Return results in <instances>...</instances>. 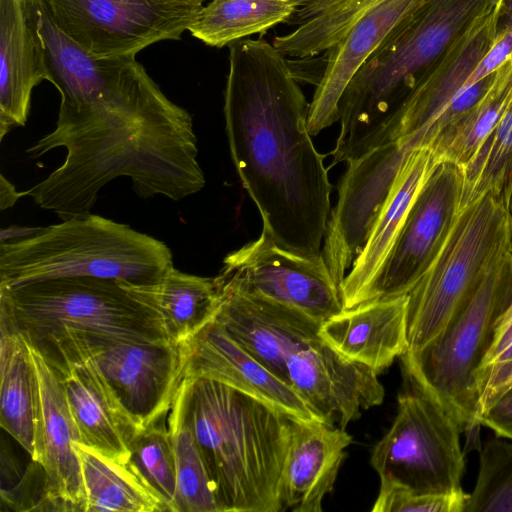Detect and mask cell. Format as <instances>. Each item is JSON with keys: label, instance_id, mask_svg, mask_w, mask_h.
<instances>
[{"label": "cell", "instance_id": "cell-1", "mask_svg": "<svg viewBox=\"0 0 512 512\" xmlns=\"http://www.w3.org/2000/svg\"><path fill=\"white\" fill-rule=\"evenodd\" d=\"M309 106L287 57L272 43L229 45L224 117L233 164L262 231L303 257L322 252L332 190L308 130Z\"/></svg>", "mask_w": 512, "mask_h": 512}, {"label": "cell", "instance_id": "cell-2", "mask_svg": "<svg viewBox=\"0 0 512 512\" xmlns=\"http://www.w3.org/2000/svg\"><path fill=\"white\" fill-rule=\"evenodd\" d=\"M182 384L219 512L282 511L291 419L215 380L184 377Z\"/></svg>", "mask_w": 512, "mask_h": 512}, {"label": "cell", "instance_id": "cell-3", "mask_svg": "<svg viewBox=\"0 0 512 512\" xmlns=\"http://www.w3.org/2000/svg\"><path fill=\"white\" fill-rule=\"evenodd\" d=\"M503 0H424L375 50L340 102L339 138L366 147L381 136L423 73Z\"/></svg>", "mask_w": 512, "mask_h": 512}, {"label": "cell", "instance_id": "cell-4", "mask_svg": "<svg viewBox=\"0 0 512 512\" xmlns=\"http://www.w3.org/2000/svg\"><path fill=\"white\" fill-rule=\"evenodd\" d=\"M172 266L163 241L92 213L0 243V287L6 288L83 276L141 285Z\"/></svg>", "mask_w": 512, "mask_h": 512}, {"label": "cell", "instance_id": "cell-5", "mask_svg": "<svg viewBox=\"0 0 512 512\" xmlns=\"http://www.w3.org/2000/svg\"><path fill=\"white\" fill-rule=\"evenodd\" d=\"M512 303V250L494 261L440 332L400 359L409 384L441 404L462 431L477 426V373Z\"/></svg>", "mask_w": 512, "mask_h": 512}, {"label": "cell", "instance_id": "cell-6", "mask_svg": "<svg viewBox=\"0 0 512 512\" xmlns=\"http://www.w3.org/2000/svg\"><path fill=\"white\" fill-rule=\"evenodd\" d=\"M0 309L32 345L65 333L136 343L171 342L158 314L111 279L61 277L0 287Z\"/></svg>", "mask_w": 512, "mask_h": 512}, {"label": "cell", "instance_id": "cell-7", "mask_svg": "<svg viewBox=\"0 0 512 512\" xmlns=\"http://www.w3.org/2000/svg\"><path fill=\"white\" fill-rule=\"evenodd\" d=\"M512 250V216L488 193L461 209L436 259L407 294L408 350L432 340L485 270Z\"/></svg>", "mask_w": 512, "mask_h": 512}, {"label": "cell", "instance_id": "cell-8", "mask_svg": "<svg viewBox=\"0 0 512 512\" xmlns=\"http://www.w3.org/2000/svg\"><path fill=\"white\" fill-rule=\"evenodd\" d=\"M461 432L441 404L410 384L398 396L396 417L374 446L371 465L380 479L418 493L462 492Z\"/></svg>", "mask_w": 512, "mask_h": 512}, {"label": "cell", "instance_id": "cell-9", "mask_svg": "<svg viewBox=\"0 0 512 512\" xmlns=\"http://www.w3.org/2000/svg\"><path fill=\"white\" fill-rule=\"evenodd\" d=\"M55 25L96 57L135 55L179 40L207 0H42Z\"/></svg>", "mask_w": 512, "mask_h": 512}, {"label": "cell", "instance_id": "cell-10", "mask_svg": "<svg viewBox=\"0 0 512 512\" xmlns=\"http://www.w3.org/2000/svg\"><path fill=\"white\" fill-rule=\"evenodd\" d=\"M219 274L249 294L296 309L321 324L344 310L340 287L322 252L315 257L288 252L264 231L228 254Z\"/></svg>", "mask_w": 512, "mask_h": 512}, {"label": "cell", "instance_id": "cell-11", "mask_svg": "<svg viewBox=\"0 0 512 512\" xmlns=\"http://www.w3.org/2000/svg\"><path fill=\"white\" fill-rule=\"evenodd\" d=\"M414 148L411 140L388 142L347 161L322 250L339 287L363 249L405 158Z\"/></svg>", "mask_w": 512, "mask_h": 512}, {"label": "cell", "instance_id": "cell-12", "mask_svg": "<svg viewBox=\"0 0 512 512\" xmlns=\"http://www.w3.org/2000/svg\"><path fill=\"white\" fill-rule=\"evenodd\" d=\"M57 338L72 340L90 355L140 429L166 417L184 379L180 345L113 341L74 333Z\"/></svg>", "mask_w": 512, "mask_h": 512}, {"label": "cell", "instance_id": "cell-13", "mask_svg": "<svg viewBox=\"0 0 512 512\" xmlns=\"http://www.w3.org/2000/svg\"><path fill=\"white\" fill-rule=\"evenodd\" d=\"M462 170L440 162L415 199L369 302L407 295L438 256L461 211Z\"/></svg>", "mask_w": 512, "mask_h": 512}, {"label": "cell", "instance_id": "cell-14", "mask_svg": "<svg viewBox=\"0 0 512 512\" xmlns=\"http://www.w3.org/2000/svg\"><path fill=\"white\" fill-rule=\"evenodd\" d=\"M34 347L62 378L79 443L109 458L128 462L131 443L143 430L123 408L90 355L67 338Z\"/></svg>", "mask_w": 512, "mask_h": 512}, {"label": "cell", "instance_id": "cell-15", "mask_svg": "<svg viewBox=\"0 0 512 512\" xmlns=\"http://www.w3.org/2000/svg\"><path fill=\"white\" fill-rule=\"evenodd\" d=\"M28 342V341H27ZM36 378V457L42 469V505L85 512L86 495L74 443L79 434L60 374L28 342Z\"/></svg>", "mask_w": 512, "mask_h": 512}, {"label": "cell", "instance_id": "cell-16", "mask_svg": "<svg viewBox=\"0 0 512 512\" xmlns=\"http://www.w3.org/2000/svg\"><path fill=\"white\" fill-rule=\"evenodd\" d=\"M216 277L221 306L215 320L247 352L288 384V358L320 340L322 324L296 309L249 294L220 274Z\"/></svg>", "mask_w": 512, "mask_h": 512}, {"label": "cell", "instance_id": "cell-17", "mask_svg": "<svg viewBox=\"0 0 512 512\" xmlns=\"http://www.w3.org/2000/svg\"><path fill=\"white\" fill-rule=\"evenodd\" d=\"M286 369L288 384L311 410L342 429L384 399L378 373L344 358L322 338L292 354Z\"/></svg>", "mask_w": 512, "mask_h": 512}, {"label": "cell", "instance_id": "cell-18", "mask_svg": "<svg viewBox=\"0 0 512 512\" xmlns=\"http://www.w3.org/2000/svg\"><path fill=\"white\" fill-rule=\"evenodd\" d=\"M501 5L471 24L423 73L394 114L378 146L405 140H412L418 146V136L465 88L471 73L494 42Z\"/></svg>", "mask_w": 512, "mask_h": 512}, {"label": "cell", "instance_id": "cell-19", "mask_svg": "<svg viewBox=\"0 0 512 512\" xmlns=\"http://www.w3.org/2000/svg\"><path fill=\"white\" fill-rule=\"evenodd\" d=\"M184 377L207 378L241 391L290 419L322 421L286 382L240 344L216 320L180 344Z\"/></svg>", "mask_w": 512, "mask_h": 512}, {"label": "cell", "instance_id": "cell-20", "mask_svg": "<svg viewBox=\"0 0 512 512\" xmlns=\"http://www.w3.org/2000/svg\"><path fill=\"white\" fill-rule=\"evenodd\" d=\"M424 0H385L328 50L326 66L309 106L311 136L339 121L340 102L348 85L389 34Z\"/></svg>", "mask_w": 512, "mask_h": 512}, {"label": "cell", "instance_id": "cell-21", "mask_svg": "<svg viewBox=\"0 0 512 512\" xmlns=\"http://www.w3.org/2000/svg\"><path fill=\"white\" fill-rule=\"evenodd\" d=\"M438 164L430 147L408 153L363 249L340 285L344 309L368 303L415 199Z\"/></svg>", "mask_w": 512, "mask_h": 512}, {"label": "cell", "instance_id": "cell-22", "mask_svg": "<svg viewBox=\"0 0 512 512\" xmlns=\"http://www.w3.org/2000/svg\"><path fill=\"white\" fill-rule=\"evenodd\" d=\"M49 79L29 0H0V142L25 126L33 89Z\"/></svg>", "mask_w": 512, "mask_h": 512}, {"label": "cell", "instance_id": "cell-23", "mask_svg": "<svg viewBox=\"0 0 512 512\" xmlns=\"http://www.w3.org/2000/svg\"><path fill=\"white\" fill-rule=\"evenodd\" d=\"M352 437L323 421L291 419V434L281 477L282 511L321 512L333 490Z\"/></svg>", "mask_w": 512, "mask_h": 512}, {"label": "cell", "instance_id": "cell-24", "mask_svg": "<svg viewBox=\"0 0 512 512\" xmlns=\"http://www.w3.org/2000/svg\"><path fill=\"white\" fill-rule=\"evenodd\" d=\"M407 301L404 295L344 309L319 334L341 356L379 374L408 350Z\"/></svg>", "mask_w": 512, "mask_h": 512}, {"label": "cell", "instance_id": "cell-25", "mask_svg": "<svg viewBox=\"0 0 512 512\" xmlns=\"http://www.w3.org/2000/svg\"><path fill=\"white\" fill-rule=\"evenodd\" d=\"M120 283L158 314L169 340L177 345L215 320L221 306L217 277L184 273L174 266L152 283Z\"/></svg>", "mask_w": 512, "mask_h": 512}, {"label": "cell", "instance_id": "cell-26", "mask_svg": "<svg viewBox=\"0 0 512 512\" xmlns=\"http://www.w3.org/2000/svg\"><path fill=\"white\" fill-rule=\"evenodd\" d=\"M0 327V424L34 461L37 389L28 342L3 309Z\"/></svg>", "mask_w": 512, "mask_h": 512}, {"label": "cell", "instance_id": "cell-27", "mask_svg": "<svg viewBox=\"0 0 512 512\" xmlns=\"http://www.w3.org/2000/svg\"><path fill=\"white\" fill-rule=\"evenodd\" d=\"M86 495L85 512H163L167 508L128 462L74 443Z\"/></svg>", "mask_w": 512, "mask_h": 512}, {"label": "cell", "instance_id": "cell-28", "mask_svg": "<svg viewBox=\"0 0 512 512\" xmlns=\"http://www.w3.org/2000/svg\"><path fill=\"white\" fill-rule=\"evenodd\" d=\"M385 0H316L299 7L288 21L296 28L273 39L285 57L310 58L328 51Z\"/></svg>", "mask_w": 512, "mask_h": 512}, {"label": "cell", "instance_id": "cell-29", "mask_svg": "<svg viewBox=\"0 0 512 512\" xmlns=\"http://www.w3.org/2000/svg\"><path fill=\"white\" fill-rule=\"evenodd\" d=\"M297 9L294 0H211L188 31L206 45L221 48L288 22Z\"/></svg>", "mask_w": 512, "mask_h": 512}, {"label": "cell", "instance_id": "cell-30", "mask_svg": "<svg viewBox=\"0 0 512 512\" xmlns=\"http://www.w3.org/2000/svg\"><path fill=\"white\" fill-rule=\"evenodd\" d=\"M512 103V57L497 71L481 99L430 146L436 160L464 167Z\"/></svg>", "mask_w": 512, "mask_h": 512}, {"label": "cell", "instance_id": "cell-31", "mask_svg": "<svg viewBox=\"0 0 512 512\" xmlns=\"http://www.w3.org/2000/svg\"><path fill=\"white\" fill-rule=\"evenodd\" d=\"M168 428L176 464V512H219L213 483L188 419L182 383L170 409Z\"/></svg>", "mask_w": 512, "mask_h": 512}, {"label": "cell", "instance_id": "cell-32", "mask_svg": "<svg viewBox=\"0 0 512 512\" xmlns=\"http://www.w3.org/2000/svg\"><path fill=\"white\" fill-rule=\"evenodd\" d=\"M461 170V209L488 193L502 194L512 178V103L479 150Z\"/></svg>", "mask_w": 512, "mask_h": 512}, {"label": "cell", "instance_id": "cell-33", "mask_svg": "<svg viewBox=\"0 0 512 512\" xmlns=\"http://www.w3.org/2000/svg\"><path fill=\"white\" fill-rule=\"evenodd\" d=\"M129 463L161 498L167 511L176 512V464L165 418L148 426L133 439Z\"/></svg>", "mask_w": 512, "mask_h": 512}, {"label": "cell", "instance_id": "cell-34", "mask_svg": "<svg viewBox=\"0 0 512 512\" xmlns=\"http://www.w3.org/2000/svg\"><path fill=\"white\" fill-rule=\"evenodd\" d=\"M464 512H512V442L489 439L482 445Z\"/></svg>", "mask_w": 512, "mask_h": 512}, {"label": "cell", "instance_id": "cell-35", "mask_svg": "<svg viewBox=\"0 0 512 512\" xmlns=\"http://www.w3.org/2000/svg\"><path fill=\"white\" fill-rule=\"evenodd\" d=\"M465 491L427 494L412 491L389 480L380 479V489L373 512H464L468 499Z\"/></svg>", "mask_w": 512, "mask_h": 512}, {"label": "cell", "instance_id": "cell-36", "mask_svg": "<svg viewBox=\"0 0 512 512\" xmlns=\"http://www.w3.org/2000/svg\"><path fill=\"white\" fill-rule=\"evenodd\" d=\"M495 76L496 72L464 88L418 136V146L430 147L445 130L460 120L487 92Z\"/></svg>", "mask_w": 512, "mask_h": 512}, {"label": "cell", "instance_id": "cell-37", "mask_svg": "<svg viewBox=\"0 0 512 512\" xmlns=\"http://www.w3.org/2000/svg\"><path fill=\"white\" fill-rule=\"evenodd\" d=\"M479 400L476 414V424L479 415L493 399L512 383V360L493 364L477 373ZM479 427V426H478Z\"/></svg>", "mask_w": 512, "mask_h": 512}, {"label": "cell", "instance_id": "cell-38", "mask_svg": "<svg viewBox=\"0 0 512 512\" xmlns=\"http://www.w3.org/2000/svg\"><path fill=\"white\" fill-rule=\"evenodd\" d=\"M478 426H485L498 437L512 440V383L502 390L479 415Z\"/></svg>", "mask_w": 512, "mask_h": 512}, {"label": "cell", "instance_id": "cell-39", "mask_svg": "<svg viewBox=\"0 0 512 512\" xmlns=\"http://www.w3.org/2000/svg\"><path fill=\"white\" fill-rule=\"evenodd\" d=\"M512 57V28L498 30L497 36L471 73L465 88L496 72Z\"/></svg>", "mask_w": 512, "mask_h": 512}, {"label": "cell", "instance_id": "cell-40", "mask_svg": "<svg viewBox=\"0 0 512 512\" xmlns=\"http://www.w3.org/2000/svg\"><path fill=\"white\" fill-rule=\"evenodd\" d=\"M512 343V303L505 310L496 326L493 340L480 367L483 369L494 362L499 354ZM479 369V370H480Z\"/></svg>", "mask_w": 512, "mask_h": 512}, {"label": "cell", "instance_id": "cell-41", "mask_svg": "<svg viewBox=\"0 0 512 512\" xmlns=\"http://www.w3.org/2000/svg\"><path fill=\"white\" fill-rule=\"evenodd\" d=\"M0 179V209L3 211L16 204L20 198L24 197V194L23 191H17L16 187L3 174Z\"/></svg>", "mask_w": 512, "mask_h": 512}, {"label": "cell", "instance_id": "cell-42", "mask_svg": "<svg viewBox=\"0 0 512 512\" xmlns=\"http://www.w3.org/2000/svg\"><path fill=\"white\" fill-rule=\"evenodd\" d=\"M512 28V0H503L500 9L499 31Z\"/></svg>", "mask_w": 512, "mask_h": 512}, {"label": "cell", "instance_id": "cell-43", "mask_svg": "<svg viewBox=\"0 0 512 512\" xmlns=\"http://www.w3.org/2000/svg\"><path fill=\"white\" fill-rule=\"evenodd\" d=\"M501 196L504 199V201L509 209V212L512 216V178L504 187Z\"/></svg>", "mask_w": 512, "mask_h": 512}, {"label": "cell", "instance_id": "cell-44", "mask_svg": "<svg viewBox=\"0 0 512 512\" xmlns=\"http://www.w3.org/2000/svg\"><path fill=\"white\" fill-rule=\"evenodd\" d=\"M509 360H512V343L506 349H504L499 354V356L494 360V362L492 364H490V365L506 362V361H509Z\"/></svg>", "mask_w": 512, "mask_h": 512}, {"label": "cell", "instance_id": "cell-45", "mask_svg": "<svg viewBox=\"0 0 512 512\" xmlns=\"http://www.w3.org/2000/svg\"><path fill=\"white\" fill-rule=\"evenodd\" d=\"M294 1L296 2L297 6L299 8V7L308 5V4H310V3H312V2H314L316 0H294Z\"/></svg>", "mask_w": 512, "mask_h": 512}]
</instances>
